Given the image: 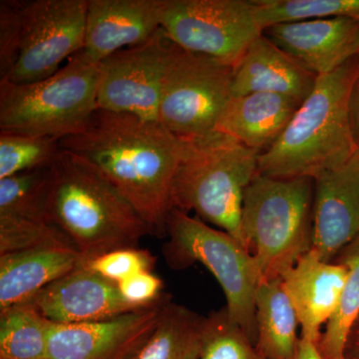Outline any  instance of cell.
Wrapping results in <instances>:
<instances>
[{
	"mask_svg": "<svg viewBox=\"0 0 359 359\" xmlns=\"http://www.w3.org/2000/svg\"><path fill=\"white\" fill-rule=\"evenodd\" d=\"M162 280L152 271H142L118 283L125 301L138 309L152 306L162 299Z\"/></svg>",
	"mask_w": 359,
	"mask_h": 359,
	"instance_id": "obj_31",
	"label": "cell"
},
{
	"mask_svg": "<svg viewBox=\"0 0 359 359\" xmlns=\"http://www.w3.org/2000/svg\"><path fill=\"white\" fill-rule=\"evenodd\" d=\"M51 166L0 179V217L49 222Z\"/></svg>",
	"mask_w": 359,
	"mask_h": 359,
	"instance_id": "obj_25",
	"label": "cell"
},
{
	"mask_svg": "<svg viewBox=\"0 0 359 359\" xmlns=\"http://www.w3.org/2000/svg\"><path fill=\"white\" fill-rule=\"evenodd\" d=\"M200 359H266L256 344L233 323L226 309L208 316Z\"/></svg>",
	"mask_w": 359,
	"mask_h": 359,
	"instance_id": "obj_28",
	"label": "cell"
},
{
	"mask_svg": "<svg viewBox=\"0 0 359 359\" xmlns=\"http://www.w3.org/2000/svg\"><path fill=\"white\" fill-rule=\"evenodd\" d=\"M155 263L156 259L150 252L136 247L111 250L81 264L118 285L142 271H152Z\"/></svg>",
	"mask_w": 359,
	"mask_h": 359,
	"instance_id": "obj_30",
	"label": "cell"
},
{
	"mask_svg": "<svg viewBox=\"0 0 359 359\" xmlns=\"http://www.w3.org/2000/svg\"><path fill=\"white\" fill-rule=\"evenodd\" d=\"M302 103L292 97L262 92L233 97L216 131L261 154L278 140Z\"/></svg>",
	"mask_w": 359,
	"mask_h": 359,
	"instance_id": "obj_20",
	"label": "cell"
},
{
	"mask_svg": "<svg viewBox=\"0 0 359 359\" xmlns=\"http://www.w3.org/2000/svg\"><path fill=\"white\" fill-rule=\"evenodd\" d=\"M351 349V353L353 354V359H359V325L354 327L349 337L348 344H347V351Z\"/></svg>",
	"mask_w": 359,
	"mask_h": 359,
	"instance_id": "obj_34",
	"label": "cell"
},
{
	"mask_svg": "<svg viewBox=\"0 0 359 359\" xmlns=\"http://www.w3.org/2000/svg\"><path fill=\"white\" fill-rule=\"evenodd\" d=\"M294 359H323L318 346L304 339H299Z\"/></svg>",
	"mask_w": 359,
	"mask_h": 359,
	"instance_id": "obj_33",
	"label": "cell"
},
{
	"mask_svg": "<svg viewBox=\"0 0 359 359\" xmlns=\"http://www.w3.org/2000/svg\"></svg>",
	"mask_w": 359,
	"mask_h": 359,
	"instance_id": "obj_36",
	"label": "cell"
},
{
	"mask_svg": "<svg viewBox=\"0 0 359 359\" xmlns=\"http://www.w3.org/2000/svg\"><path fill=\"white\" fill-rule=\"evenodd\" d=\"M256 347L266 359H294L297 353V313L283 292L282 280L262 282L256 295Z\"/></svg>",
	"mask_w": 359,
	"mask_h": 359,
	"instance_id": "obj_21",
	"label": "cell"
},
{
	"mask_svg": "<svg viewBox=\"0 0 359 359\" xmlns=\"http://www.w3.org/2000/svg\"><path fill=\"white\" fill-rule=\"evenodd\" d=\"M166 235L164 252L171 268L204 264L223 289L229 318L256 344V295L262 275L250 250L230 233L176 209L168 216Z\"/></svg>",
	"mask_w": 359,
	"mask_h": 359,
	"instance_id": "obj_8",
	"label": "cell"
},
{
	"mask_svg": "<svg viewBox=\"0 0 359 359\" xmlns=\"http://www.w3.org/2000/svg\"><path fill=\"white\" fill-rule=\"evenodd\" d=\"M88 0H2L0 80L33 83L83 49Z\"/></svg>",
	"mask_w": 359,
	"mask_h": 359,
	"instance_id": "obj_4",
	"label": "cell"
},
{
	"mask_svg": "<svg viewBox=\"0 0 359 359\" xmlns=\"http://www.w3.org/2000/svg\"><path fill=\"white\" fill-rule=\"evenodd\" d=\"M48 219L69 238L83 262L111 250L136 248L148 224L88 161L63 150L51 166Z\"/></svg>",
	"mask_w": 359,
	"mask_h": 359,
	"instance_id": "obj_3",
	"label": "cell"
},
{
	"mask_svg": "<svg viewBox=\"0 0 359 359\" xmlns=\"http://www.w3.org/2000/svg\"><path fill=\"white\" fill-rule=\"evenodd\" d=\"M314 180L257 174L248 187L242 212L245 245L262 282L282 278L313 245Z\"/></svg>",
	"mask_w": 359,
	"mask_h": 359,
	"instance_id": "obj_6",
	"label": "cell"
},
{
	"mask_svg": "<svg viewBox=\"0 0 359 359\" xmlns=\"http://www.w3.org/2000/svg\"><path fill=\"white\" fill-rule=\"evenodd\" d=\"M318 76L263 34L245 52L233 67V97L252 93H276L306 100Z\"/></svg>",
	"mask_w": 359,
	"mask_h": 359,
	"instance_id": "obj_18",
	"label": "cell"
},
{
	"mask_svg": "<svg viewBox=\"0 0 359 359\" xmlns=\"http://www.w3.org/2000/svg\"><path fill=\"white\" fill-rule=\"evenodd\" d=\"M264 35L309 72L330 74L359 56V20H327L280 23Z\"/></svg>",
	"mask_w": 359,
	"mask_h": 359,
	"instance_id": "obj_15",
	"label": "cell"
},
{
	"mask_svg": "<svg viewBox=\"0 0 359 359\" xmlns=\"http://www.w3.org/2000/svg\"><path fill=\"white\" fill-rule=\"evenodd\" d=\"M358 323H359V318H358ZM358 323H356V325H358Z\"/></svg>",
	"mask_w": 359,
	"mask_h": 359,
	"instance_id": "obj_35",
	"label": "cell"
},
{
	"mask_svg": "<svg viewBox=\"0 0 359 359\" xmlns=\"http://www.w3.org/2000/svg\"><path fill=\"white\" fill-rule=\"evenodd\" d=\"M162 7L163 0H88L82 53L100 63L143 43L160 29Z\"/></svg>",
	"mask_w": 359,
	"mask_h": 359,
	"instance_id": "obj_16",
	"label": "cell"
},
{
	"mask_svg": "<svg viewBox=\"0 0 359 359\" xmlns=\"http://www.w3.org/2000/svg\"><path fill=\"white\" fill-rule=\"evenodd\" d=\"M61 152L58 139L0 131V179L50 167Z\"/></svg>",
	"mask_w": 359,
	"mask_h": 359,
	"instance_id": "obj_27",
	"label": "cell"
},
{
	"mask_svg": "<svg viewBox=\"0 0 359 359\" xmlns=\"http://www.w3.org/2000/svg\"><path fill=\"white\" fill-rule=\"evenodd\" d=\"M183 142L171 210L197 212L205 223L230 233L248 249L242 230L243 203L245 190L259 174V153L219 132Z\"/></svg>",
	"mask_w": 359,
	"mask_h": 359,
	"instance_id": "obj_5",
	"label": "cell"
},
{
	"mask_svg": "<svg viewBox=\"0 0 359 359\" xmlns=\"http://www.w3.org/2000/svg\"><path fill=\"white\" fill-rule=\"evenodd\" d=\"M63 150L88 161L131 203L156 237L166 235L171 191L185 144L159 122L96 110Z\"/></svg>",
	"mask_w": 359,
	"mask_h": 359,
	"instance_id": "obj_1",
	"label": "cell"
},
{
	"mask_svg": "<svg viewBox=\"0 0 359 359\" xmlns=\"http://www.w3.org/2000/svg\"><path fill=\"white\" fill-rule=\"evenodd\" d=\"M349 113H351V129H353L354 140L359 149V76L351 92Z\"/></svg>",
	"mask_w": 359,
	"mask_h": 359,
	"instance_id": "obj_32",
	"label": "cell"
},
{
	"mask_svg": "<svg viewBox=\"0 0 359 359\" xmlns=\"http://www.w3.org/2000/svg\"><path fill=\"white\" fill-rule=\"evenodd\" d=\"M83 262L73 245H51L0 255V311L26 304Z\"/></svg>",
	"mask_w": 359,
	"mask_h": 359,
	"instance_id": "obj_19",
	"label": "cell"
},
{
	"mask_svg": "<svg viewBox=\"0 0 359 359\" xmlns=\"http://www.w3.org/2000/svg\"><path fill=\"white\" fill-rule=\"evenodd\" d=\"M49 325L29 304L0 311V359H48Z\"/></svg>",
	"mask_w": 359,
	"mask_h": 359,
	"instance_id": "obj_24",
	"label": "cell"
},
{
	"mask_svg": "<svg viewBox=\"0 0 359 359\" xmlns=\"http://www.w3.org/2000/svg\"><path fill=\"white\" fill-rule=\"evenodd\" d=\"M99 79L100 63L80 51L40 81L0 80V131L58 140L79 134L98 109Z\"/></svg>",
	"mask_w": 359,
	"mask_h": 359,
	"instance_id": "obj_7",
	"label": "cell"
},
{
	"mask_svg": "<svg viewBox=\"0 0 359 359\" xmlns=\"http://www.w3.org/2000/svg\"><path fill=\"white\" fill-rule=\"evenodd\" d=\"M233 66L176 45L165 79L158 122L182 141L216 133L233 98Z\"/></svg>",
	"mask_w": 359,
	"mask_h": 359,
	"instance_id": "obj_9",
	"label": "cell"
},
{
	"mask_svg": "<svg viewBox=\"0 0 359 359\" xmlns=\"http://www.w3.org/2000/svg\"><path fill=\"white\" fill-rule=\"evenodd\" d=\"M359 236V149L346 164L314 179L313 245L325 262Z\"/></svg>",
	"mask_w": 359,
	"mask_h": 359,
	"instance_id": "obj_13",
	"label": "cell"
},
{
	"mask_svg": "<svg viewBox=\"0 0 359 359\" xmlns=\"http://www.w3.org/2000/svg\"><path fill=\"white\" fill-rule=\"evenodd\" d=\"M346 278L344 264L323 261L311 250L280 278L283 292L297 313L302 339L318 346L321 327L339 309Z\"/></svg>",
	"mask_w": 359,
	"mask_h": 359,
	"instance_id": "obj_17",
	"label": "cell"
},
{
	"mask_svg": "<svg viewBox=\"0 0 359 359\" xmlns=\"http://www.w3.org/2000/svg\"><path fill=\"white\" fill-rule=\"evenodd\" d=\"M337 263L347 269V278L337 313L328 321L318 344L323 359H353L347 344L359 318V236L340 250Z\"/></svg>",
	"mask_w": 359,
	"mask_h": 359,
	"instance_id": "obj_23",
	"label": "cell"
},
{
	"mask_svg": "<svg viewBox=\"0 0 359 359\" xmlns=\"http://www.w3.org/2000/svg\"><path fill=\"white\" fill-rule=\"evenodd\" d=\"M358 76L359 56L318 77L287 128L259 155V174L276 179L314 180L346 164L358 150L349 113Z\"/></svg>",
	"mask_w": 359,
	"mask_h": 359,
	"instance_id": "obj_2",
	"label": "cell"
},
{
	"mask_svg": "<svg viewBox=\"0 0 359 359\" xmlns=\"http://www.w3.org/2000/svg\"><path fill=\"white\" fill-rule=\"evenodd\" d=\"M26 304H32L47 320L61 325L108 320L140 309L125 301L117 283L82 264Z\"/></svg>",
	"mask_w": 359,
	"mask_h": 359,
	"instance_id": "obj_14",
	"label": "cell"
},
{
	"mask_svg": "<svg viewBox=\"0 0 359 359\" xmlns=\"http://www.w3.org/2000/svg\"><path fill=\"white\" fill-rule=\"evenodd\" d=\"M51 245L73 244L69 238L50 222L0 217V255Z\"/></svg>",
	"mask_w": 359,
	"mask_h": 359,
	"instance_id": "obj_29",
	"label": "cell"
},
{
	"mask_svg": "<svg viewBox=\"0 0 359 359\" xmlns=\"http://www.w3.org/2000/svg\"><path fill=\"white\" fill-rule=\"evenodd\" d=\"M175 49L176 44L160 28L143 43L115 52L101 61L98 108L158 122Z\"/></svg>",
	"mask_w": 359,
	"mask_h": 359,
	"instance_id": "obj_11",
	"label": "cell"
},
{
	"mask_svg": "<svg viewBox=\"0 0 359 359\" xmlns=\"http://www.w3.org/2000/svg\"><path fill=\"white\" fill-rule=\"evenodd\" d=\"M261 29L280 23L351 18L359 20V0H254Z\"/></svg>",
	"mask_w": 359,
	"mask_h": 359,
	"instance_id": "obj_26",
	"label": "cell"
},
{
	"mask_svg": "<svg viewBox=\"0 0 359 359\" xmlns=\"http://www.w3.org/2000/svg\"><path fill=\"white\" fill-rule=\"evenodd\" d=\"M208 318L165 299L157 327L134 359H200Z\"/></svg>",
	"mask_w": 359,
	"mask_h": 359,
	"instance_id": "obj_22",
	"label": "cell"
},
{
	"mask_svg": "<svg viewBox=\"0 0 359 359\" xmlns=\"http://www.w3.org/2000/svg\"><path fill=\"white\" fill-rule=\"evenodd\" d=\"M161 28L183 50L233 67L264 32L254 0H163Z\"/></svg>",
	"mask_w": 359,
	"mask_h": 359,
	"instance_id": "obj_10",
	"label": "cell"
},
{
	"mask_svg": "<svg viewBox=\"0 0 359 359\" xmlns=\"http://www.w3.org/2000/svg\"><path fill=\"white\" fill-rule=\"evenodd\" d=\"M165 299L108 320L50 323L48 359H134L157 327Z\"/></svg>",
	"mask_w": 359,
	"mask_h": 359,
	"instance_id": "obj_12",
	"label": "cell"
}]
</instances>
